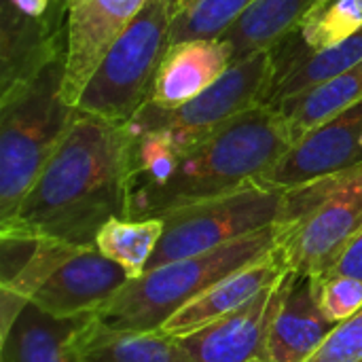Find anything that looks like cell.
Returning a JSON list of instances; mask_svg holds the SVG:
<instances>
[{
    "instance_id": "7a4b0ae2",
    "label": "cell",
    "mask_w": 362,
    "mask_h": 362,
    "mask_svg": "<svg viewBox=\"0 0 362 362\" xmlns=\"http://www.w3.org/2000/svg\"><path fill=\"white\" fill-rule=\"evenodd\" d=\"M291 144L284 117L259 104L182 155L165 182L132 191L127 218H161L178 208L238 191L267 174Z\"/></svg>"
},
{
    "instance_id": "3957f363",
    "label": "cell",
    "mask_w": 362,
    "mask_h": 362,
    "mask_svg": "<svg viewBox=\"0 0 362 362\" xmlns=\"http://www.w3.org/2000/svg\"><path fill=\"white\" fill-rule=\"evenodd\" d=\"M64 76L66 49L0 91V223L19 210L78 117L64 100Z\"/></svg>"
},
{
    "instance_id": "9c48e42d",
    "label": "cell",
    "mask_w": 362,
    "mask_h": 362,
    "mask_svg": "<svg viewBox=\"0 0 362 362\" xmlns=\"http://www.w3.org/2000/svg\"><path fill=\"white\" fill-rule=\"evenodd\" d=\"M362 165V102L314 127L291 144L282 159L259 178L276 189H297Z\"/></svg>"
},
{
    "instance_id": "d4e9b609",
    "label": "cell",
    "mask_w": 362,
    "mask_h": 362,
    "mask_svg": "<svg viewBox=\"0 0 362 362\" xmlns=\"http://www.w3.org/2000/svg\"><path fill=\"white\" fill-rule=\"evenodd\" d=\"M305 362H362V310L335 325Z\"/></svg>"
},
{
    "instance_id": "6da1fadb",
    "label": "cell",
    "mask_w": 362,
    "mask_h": 362,
    "mask_svg": "<svg viewBox=\"0 0 362 362\" xmlns=\"http://www.w3.org/2000/svg\"><path fill=\"white\" fill-rule=\"evenodd\" d=\"M127 125L78 112L19 210L0 223V238L95 246L98 231L110 218H127Z\"/></svg>"
},
{
    "instance_id": "7402d4cb",
    "label": "cell",
    "mask_w": 362,
    "mask_h": 362,
    "mask_svg": "<svg viewBox=\"0 0 362 362\" xmlns=\"http://www.w3.org/2000/svg\"><path fill=\"white\" fill-rule=\"evenodd\" d=\"M257 0H172V42L221 38Z\"/></svg>"
},
{
    "instance_id": "4fadbf2b",
    "label": "cell",
    "mask_w": 362,
    "mask_h": 362,
    "mask_svg": "<svg viewBox=\"0 0 362 362\" xmlns=\"http://www.w3.org/2000/svg\"><path fill=\"white\" fill-rule=\"evenodd\" d=\"M269 53L272 76L261 104L278 108L282 102L361 64L362 30L348 40L322 51H310L301 45L295 32H288L269 49Z\"/></svg>"
},
{
    "instance_id": "5bb4252c",
    "label": "cell",
    "mask_w": 362,
    "mask_h": 362,
    "mask_svg": "<svg viewBox=\"0 0 362 362\" xmlns=\"http://www.w3.org/2000/svg\"><path fill=\"white\" fill-rule=\"evenodd\" d=\"M231 64L233 49L223 36L172 42L161 59L146 104L178 108L214 85Z\"/></svg>"
},
{
    "instance_id": "ac0fdd59",
    "label": "cell",
    "mask_w": 362,
    "mask_h": 362,
    "mask_svg": "<svg viewBox=\"0 0 362 362\" xmlns=\"http://www.w3.org/2000/svg\"><path fill=\"white\" fill-rule=\"evenodd\" d=\"M76 348L83 362H193L180 339L161 329H115L93 316L81 325Z\"/></svg>"
},
{
    "instance_id": "7c38bea8",
    "label": "cell",
    "mask_w": 362,
    "mask_h": 362,
    "mask_svg": "<svg viewBox=\"0 0 362 362\" xmlns=\"http://www.w3.org/2000/svg\"><path fill=\"white\" fill-rule=\"evenodd\" d=\"M148 0H68L64 100L76 106L81 91L110 42Z\"/></svg>"
},
{
    "instance_id": "44dd1931",
    "label": "cell",
    "mask_w": 362,
    "mask_h": 362,
    "mask_svg": "<svg viewBox=\"0 0 362 362\" xmlns=\"http://www.w3.org/2000/svg\"><path fill=\"white\" fill-rule=\"evenodd\" d=\"M163 218H110L95 238V248L119 263L132 280L140 278L161 242Z\"/></svg>"
},
{
    "instance_id": "484cf974",
    "label": "cell",
    "mask_w": 362,
    "mask_h": 362,
    "mask_svg": "<svg viewBox=\"0 0 362 362\" xmlns=\"http://www.w3.org/2000/svg\"><path fill=\"white\" fill-rule=\"evenodd\" d=\"M2 6L17 17L47 21L59 30H66V15L57 8L55 0H2Z\"/></svg>"
},
{
    "instance_id": "9a60e30c",
    "label": "cell",
    "mask_w": 362,
    "mask_h": 362,
    "mask_svg": "<svg viewBox=\"0 0 362 362\" xmlns=\"http://www.w3.org/2000/svg\"><path fill=\"white\" fill-rule=\"evenodd\" d=\"M286 274L291 272L286 269L280 250L276 246L272 252L263 255L261 259L240 267L238 272L229 274L221 282L212 284L197 299H193L182 310H178L172 318H168L161 331L174 337H182L193 331H199L212 325L214 320L227 316L229 312L242 308L244 303H248L252 297H257L261 291H265Z\"/></svg>"
},
{
    "instance_id": "e0dca14e",
    "label": "cell",
    "mask_w": 362,
    "mask_h": 362,
    "mask_svg": "<svg viewBox=\"0 0 362 362\" xmlns=\"http://www.w3.org/2000/svg\"><path fill=\"white\" fill-rule=\"evenodd\" d=\"M83 318H55L28 303L0 335V362H83L76 333Z\"/></svg>"
},
{
    "instance_id": "cb8c5ba5",
    "label": "cell",
    "mask_w": 362,
    "mask_h": 362,
    "mask_svg": "<svg viewBox=\"0 0 362 362\" xmlns=\"http://www.w3.org/2000/svg\"><path fill=\"white\" fill-rule=\"evenodd\" d=\"M314 282V280H312ZM318 303L325 316L339 325L362 310V280L350 276H331L314 282Z\"/></svg>"
},
{
    "instance_id": "8992f818",
    "label": "cell",
    "mask_w": 362,
    "mask_h": 362,
    "mask_svg": "<svg viewBox=\"0 0 362 362\" xmlns=\"http://www.w3.org/2000/svg\"><path fill=\"white\" fill-rule=\"evenodd\" d=\"M172 0H148L110 42L78 95L76 110L127 125L148 102L157 70L172 45Z\"/></svg>"
},
{
    "instance_id": "4316f807",
    "label": "cell",
    "mask_w": 362,
    "mask_h": 362,
    "mask_svg": "<svg viewBox=\"0 0 362 362\" xmlns=\"http://www.w3.org/2000/svg\"><path fill=\"white\" fill-rule=\"evenodd\" d=\"M331 276H350V278L362 280V231L352 240V244L344 250L339 261L333 265V269L325 278H331ZM320 280H314V282H320Z\"/></svg>"
},
{
    "instance_id": "8fae6325",
    "label": "cell",
    "mask_w": 362,
    "mask_h": 362,
    "mask_svg": "<svg viewBox=\"0 0 362 362\" xmlns=\"http://www.w3.org/2000/svg\"><path fill=\"white\" fill-rule=\"evenodd\" d=\"M286 274L242 308L212 325L178 337L193 362H267V339L282 303Z\"/></svg>"
},
{
    "instance_id": "ba28073f",
    "label": "cell",
    "mask_w": 362,
    "mask_h": 362,
    "mask_svg": "<svg viewBox=\"0 0 362 362\" xmlns=\"http://www.w3.org/2000/svg\"><path fill=\"white\" fill-rule=\"evenodd\" d=\"M272 76V53L261 51L244 57L204 93L178 108H159L144 104L129 125L161 134L182 157L246 110L261 104Z\"/></svg>"
},
{
    "instance_id": "ffe728a7",
    "label": "cell",
    "mask_w": 362,
    "mask_h": 362,
    "mask_svg": "<svg viewBox=\"0 0 362 362\" xmlns=\"http://www.w3.org/2000/svg\"><path fill=\"white\" fill-rule=\"evenodd\" d=\"M320 2L322 0H257L223 34L233 49V64L272 49Z\"/></svg>"
},
{
    "instance_id": "52a82bcc",
    "label": "cell",
    "mask_w": 362,
    "mask_h": 362,
    "mask_svg": "<svg viewBox=\"0 0 362 362\" xmlns=\"http://www.w3.org/2000/svg\"><path fill=\"white\" fill-rule=\"evenodd\" d=\"M286 191L252 180L238 191L178 208L163 218L161 242L148 269L202 255L282 223Z\"/></svg>"
},
{
    "instance_id": "5b68a950",
    "label": "cell",
    "mask_w": 362,
    "mask_h": 362,
    "mask_svg": "<svg viewBox=\"0 0 362 362\" xmlns=\"http://www.w3.org/2000/svg\"><path fill=\"white\" fill-rule=\"evenodd\" d=\"M280 257L291 274L325 278L362 231V165L286 191Z\"/></svg>"
},
{
    "instance_id": "277c9868",
    "label": "cell",
    "mask_w": 362,
    "mask_h": 362,
    "mask_svg": "<svg viewBox=\"0 0 362 362\" xmlns=\"http://www.w3.org/2000/svg\"><path fill=\"white\" fill-rule=\"evenodd\" d=\"M282 231L284 225L278 223L214 250L146 269L104 303L93 318L115 329H161L168 318L197 299L212 284L272 252L278 246Z\"/></svg>"
},
{
    "instance_id": "d6986e66",
    "label": "cell",
    "mask_w": 362,
    "mask_h": 362,
    "mask_svg": "<svg viewBox=\"0 0 362 362\" xmlns=\"http://www.w3.org/2000/svg\"><path fill=\"white\" fill-rule=\"evenodd\" d=\"M362 102V62L354 68L282 102L278 110L284 117L291 142H297L314 127L335 119Z\"/></svg>"
},
{
    "instance_id": "603a6c76",
    "label": "cell",
    "mask_w": 362,
    "mask_h": 362,
    "mask_svg": "<svg viewBox=\"0 0 362 362\" xmlns=\"http://www.w3.org/2000/svg\"><path fill=\"white\" fill-rule=\"evenodd\" d=\"M362 30V0H322L293 30L303 47L322 51Z\"/></svg>"
},
{
    "instance_id": "30bf717a",
    "label": "cell",
    "mask_w": 362,
    "mask_h": 362,
    "mask_svg": "<svg viewBox=\"0 0 362 362\" xmlns=\"http://www.w3.org/2000/svg\"><path fill=\"white\" fill-rule=\"evenodd\" d=\"M132 278L95 246H72L40 282L30 303L55 318L93 316Z\"/></svg>"
},
{
    "instance_id": "2e32d148",
    "label": "cell",
    "mask_w": 362,
    "mask_h": 362,
    "mask_svg": "<svg viewBox=\"0 0 362 362\" xmlns=\"http://www.w3.org/2000/svg\"><path fill=\"white\" fill-rule=\"evenodd\" d=\"M310 278L291 274L267 339V362H305L333 331Z\"/></svg>"
},
{
    "instance_id": "83f0119b",
    "label": "cell",
    "mask_w": 362,
    "mask_h": 362,
    "mask_svg": "<svg viewBox=\"0 0 362 362\" xmlns=\"http://www.w3.org/2000/svg\"><path fill=\"white\" fill-rule=\"evenodd\" d=\"M66 2H68V0H55V4H57V8H59V11H62L64 15H66Z\"/></svg>"
}]
</instances>
